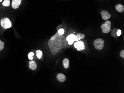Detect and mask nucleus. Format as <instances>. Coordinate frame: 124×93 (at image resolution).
<instances>
[{"label": "nucleus", "mask_w": 124, "mask_h": 93, "mask_svg": "<svg viewBox=\"0 0 124 93\" xmlns=\"http://www.w3.org/2000/svg\"><path fill=\"white\" fill-rule=\"evenodd\" d=\"M74 46L75 48L77 49V50L78 51H82L85 48L84 42L80 40L74 43Z\"/></svg>", "instance_id": "nucleus-5"}, {"label": "nucleus", "mask_w": 124, "mask_h": 93, "mask_svg": "<svg viewBox=\"0 0 124 93\" xmlns=\"http://www.w3.org/2000/svg\"><path fill=\"white\" fill-rule=\"evenodd\" d=\"M111 23L109 21H107L105 23L102 24L101 26V29H102V32L104 34H108L111 30Z\"/></svg>", "instance_id": "nucleus-4"}, {"label": "nucleus", "mask_w": 124, "mask_h": 93, "mask_svg": "<svg viewBox=\"0 0 124 93\" xmlns=\"http://www.w3.org/2000/svg\"><path fill=\"white\" fill-rule=\"evenodd\" d=\"M3 1V0H0V3L2 2Z\"/></svg>", "instance_id": "nucleus-21"}, {"label": "nucleus", "mask_w": 124, "mask_h": 93, "mask_svg": "<svg viewBox=\"0 0 124 93\" xmlns=\"http://www.w3.org/2000/svg\"><path fill=\"white\" fill-rule=\"evenodd\" d=\"M22 0H12L11 6L14 9H16L19 7L22 3Z\"/></svg>", "instance_id": "nucleus-6"}, {"label": "nucleus", "mask_w": 124, "mask_h": 93, "mask_svg": "<svg viewBox=\"0 0 124 93\" xmlns=\"http://www.w3.org/2000/svg\"><path fill=\"white\" fill-rule=\"evenodd\" d=\"M67 41L63 35H61L57 32L52 36L48 42L49 48L53 55L60 52L61 49L66 46Z\"/></svg>", "instance_id": "nucleus-1"}, {"label": "nucleus", "mask_w": 124, "mask_h": 93, "mask_svg": "<svg viewBox=\"0 0 124 93\" xmlns=\"http://www.w3.org/2000/svg\"><path fill=\"white\" fill-rule=\"evenodd\" d=\"M115 8L117 11L120 13H122L124 10V5L122 4H117Z\"/></svg>", "instance_id": "nucleus-11"}, {"label": "nucleus", "mask_w": 124, "mask_h": 93, "mask_svg": "<svg viewBox=\"0 0 124 93\" xmlns=\"http://www.w3.org/2000/svg\"><path fill=\"white\" fill-rule=\"evenodd\" d=\"M101 15L102 16V18L104 21H107L111 17V15L109 14L108 12L106 10H102L100 12Z\"/></svg>", "instance_id": "nucleus-8"}, {"label": "nucleus", "mask_w": 124, "mask_h": 93, "mask_svg": "<svg viewBox=\"0 0 124 93\" xmlns=\"http://www.w3.org/2000/svg\"><path fill=\"white\" fill-rule=\"evenodd\" d=\"M0 25L4 29H9L12 26V23L9 19L7 17H3L0 20Z\"/></svg>", "instance_id": "nucleus-2"}, {"label": "nucleus", "mask_w": 124, "mask_h": 93, "mask_svg": "<svg viewBox=\"0 0 124 93\" xmlns=\"http://www.w3.org/2000/svg\"><path fill=\"white\" fill-rule=\"evenodd\" d=\"M120 56L121 57L124 58V50H121V52L120 53Z\"/></svg>", "instance_id": "nucleus-19"}, {"label": "nucleus", "mask_w": 124, "mask_h": 93, "mask_svg": "<svg viewBox=\"0 0 124 93\" xmlns=\"http://www.w3.org/2000/svg\"><path fill=\"white\" fill-rule=\"evenodd\" d=\"M116 34H117V36H120L121 34H122L121 30H118L117 31V33H116Z\"/></svg>", "instance_id": "nucleus-20"}, {"label": "nucleus", "mask_w": 124, "mask_h": 93, "mask_svg": "<svg viewBox=\"0 0 124 93\" xmlns=\"http://www.w3.org/2000/svg\"><path fill=\"white\" fill-rule=\"evenodd\" d=\"M29 68L32 71H35L37 68V64L35 61L31 60L29 62Z\"/></svg>", "instance_id": "nucleus-10"}, {"label": "nucleus", "mask_w": 124, "mask_h": 93, "mask_svg": "<svg viewBox=\"0 0 124 93\" xmlns=\"http://www.w3.org/2000/svg\"><path fill=\"white\" fill-rule=\"evenodd\" d=\"M57 79L60 82L63 83L66 80V77L63 73H59L57 75Z\"/></svg>", "instance_id": "nucleus-9"}, {"label": "nucleus", "mask_w": 124, "mask_h": 93, "mask_svg": "<svg viewBox=\"0 0 124 93\" xmlns=\"http://www.w3.org/2000/svg\"><path fill=\"white\" fill-rule=\"evenodd\" d=\"M76 40L75 41H80L81 39H83L85 37V35L84 34H81L78 33L76 35Z\"/></svg>", "instance_id": "nucleus-13"}, {"label": "nucleus", "mask_w": 124, "mask_h": 93, "mask_svg": "<svg viewBox=\"0 0 124 93\" xmlns=\"http://www.w3.org/2000/svg\"><path fill=\"white\" fill-rule=\"evenodd\" d=\"M10 5V0H4L2 2V5L5 7H9Z\"/></svg>", "instance_id": "nucleus-14"}, {"label": "nucleus", "mask_w": 124, "mask_h": 93, "mask_svg": "<svg viewBox=\"0 0 124 93\" xmlns=\"http://www.w3.org/2000/svg\"><path fill=\"white\" fill-rule=\"evenodd\" d=\"M104 41L101 38H98L95 39L93 42L94 46L95 49L102 50L104 47Z\"/></svg>", "instance_id": "nucleus-3"}, {"label": "nucleus", "mask_w": 124, "mask_h": 93, "mask_svg": "<svg viewBox=\"0 0 124 93\" xmlns=\"http://www.w3.org/2000/svg\"><path fill=\"white\" fill-rule=\"evenodd\" d=\"M65 31L64 30V29H60L58 30V34L60 35H63Z\"/></svg>", "instance_id": "nucleus-18"}, {"label": "nucleus", "mask_w": 124, "mask_h": 93, "mask_svg": "<svg viewBox=\"0 0 124 93\" xmlns=\"http://www.w3.org/2000/svg\"><path fill=\"white\" fill-rule=\"evenodd\" d=\"M36 53H37V57L39 59H41L42 55V51L40 50H38L36 51Z\"/></svg>", "instance_id": "nucleus-15"}, {"label": "nucleus", "mask_w": 124, "mask_h": 93, "mask_svg": "<svg viewBox=\"0 0 124 93\" xmlns=\"http://www.w3.org/2000/svg\"><path fill=\"white\" fill-rule=\"evenodd\" d=\"M63 66L65 69H68L69 67L70 61L67 58H65L63 60Z\"/></svg>", "instance_id": "nucleus-12"}, {"label": "nucleus", "mask_w": 124, "mask_h": 93, "mask_svg": "<svg viewBox=\"0 0 124 93\" xmlns=\"http://www.w3.org/2000/svg\"><path fill=\"white\" fill-rule=\"evenodd\" d=\"M76 35L73 34H71L66 37V41L69 45H72L76 40Z\"/></svg>", "instance_id": "nucleus-7"}, {"label": "nucleus", "mask_w": 124, "mask_h": 93, "mask_svg": "<svg viewBox=\"0 0 124 93\" xmlns=\"http://www.w3.org/2000/svg\"><path fill=\"white\" fill-rule=\"evenodd\" d=\"M4 42L0 40V52L2 51L4 48Z\"/></svg>", "instance_id": "nucleus-17"}, {"label": "nucleus", "mask_w": 124, "mask_h": 93, "mask_svg": "<svg viewBox=\"0 0 124 93\" xmlns=\"http://www.w3.org/2000/svg\"></svg>", "instance_id": "nucleus-22"}, {"label": "nucleus", "mask_w": 124, "mask_h": 93, "mask_svg": "<svg viewBox=\"0 0 124 93\" xmlns=\"http://www.w3.org/2000/svg\"><path fill=\"white\" fill-rule=\"evenodd\" d=\"M34 53L33 52H31L28 54V58L30 60H32L33 59V56H34Z\"/></svg>", "instance_id": "nucleus-16"}]
</instances>
